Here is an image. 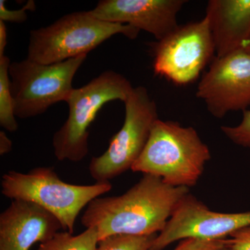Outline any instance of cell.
Listing matches in <instances>:
<instances>
[{"mask_svg":"<svg viewBox=\"0 0 250 250\" xmlns=\"http://www.w3.org/2000/svg\"><path fill=\"white\" fill-rule=\"evenodd\" d=\"M190 188L174 187L156 176L144 174L120 196L99 197L82 217L86 228H95L100 241L113 235L149 236L160 233Z\"/></svg>","mask_w":250,"mask_h":250,"instance_id":"cell-1","label":"cell"},{"mask_svg":"<svg viewBox=\"0 0 250 250\" xmlns=\"http://www.w3.org/2000/svg\"><path fill=\"white\" fill-rule=\"evenodd\" d=\"M211 155L192 126L158 119L147 144L131 170L159 177L174 187H195Z\"/></svg>","mask_w":250,"mask_h":250,"instance_id":"cell-2","label":"cell"},{"mask_svg":"<svg viewBox=\"0 0 250 250\" xmlns=\"http://www.w3.org/2000/svg\"><path fill=\"white\" fill-rule=\"evenodd\" d=\"M1 193L11 200L34 202L54 215L62 229L73 233L83 208L111 190L110 182L75 185L63 182L52 167H38L27 173L9 171L2 176Z\"/></svg>","mask_w":250,"mask_h":250,"instance_id":"cell-3","label":"cell"},{"mask_svg":"<svg viewBox=\"0 0 250 250\" xmlns=\"http://www.w3.org/2000/svg\"><path fill=\"white\" fill-rule=\"evenodd\" d=\"M139 33L129 24L99 20L90 11L72 13L50 25L30 31L27 59L46 65L57 63L87 55L117 34L135 39Z\"/></svg>","mask_w":250,"mask_h":250,"instance_id":"cell-4","label":"cell"},{"mask_svg":"<svg viewBox=\"0 0 250 250\" xmlns=\"http://www.w3.org/2000/svg\"><path fill=\"white\" fill-rule=\"evenodd\" d=\"M134 89L126 77L106 70L79 88H74L66 103L68 116L52 138L54 155L59 161L79 162L88 153V128L104 105L125 103Z\"/></svg>","mask_w":250,"mask_h":250,"instance_id":"cell-5","label":"cell"},{"mask_svg":"<svg viewBox=\"0 0 250 250\" xmlns=\"http://www.w3.org/2000/svg\"><path fill=\"white\" fill-rule=\"evenodd\" d=\"M86 58L87 55H81L49 65L27 58L11 62L9 72L16 117L33 118L59 102L66 103L74 89V77Z\"/></svg>","mask_w":250,"mask_h":250,"instance_id":"cell-6","label":"cell"},{"mask_svg":"<svg viewBox=\"0 0 250 250\" xmlns=\"http://www.w3.org/2000/svg\"><path fill=\"white\" fill-rule=\"evenodd\" d=\"M124 104L123 126L112 137L106 152L90 161V174L96 182H110L131 170L147 144L153 125L159 119L155 102L144 86L134 88Z\"/></svg>","mask_w":250,"mask_h":250,"instance_id":"cell-7","label":"cell"},{"mask_svg":"<svg viewBox=\"0 0 250 250\" xmlns=\"http://www.w3.org/2000/svg\"><path fill=\"white\" fill-rule=\"evenodd\" d=\"M152 49L156 75L177 85L195 82L215 54L208 18L179 25Z\"/></svg>","mask_w":250,"mask_h":250,"instance_id":"cell-8","label":"cell"},{"mask_svg":"<svg viewBox=\"0 0 250 250\" xmlns=\"http://www.w3.org/2000/svg\"><path fill=\"white\" fill-rule=\"evenodd\" d=\"M196 95L215 118L246 111L250 106V54L241 49L215 57L199 83Z\"/></svg>","mask_w":250,"mask_h":250,"instance_id":"cell-9","label":"cell"},{"mask_svg":"<svg viewBox=\"0 0 250 250\" xmlns=\"http://www.w3.org/2000/svg\"><path fill=\"white\" fill-rule=\"evenodd\" d=\"M248 226H250V211H213L189 193L179 202L149 250H163L174 242L188 238L223 239Z\"/></svg>","mask_w":250,"mask_h":250,"instance_id":"cell-10","label":"cell"},{"mask_svg":"<svg viewBox=\"0 0 250 250\" xmlns=\"http://www.w3.org/2000/svg\"><path fill=\"white\" fill-rule=\"evenodd\" d=\"M186 0H101L90 11L101 21L129 24L157 41L179 27L177 15Z\"/></svg>","mask_w":250,"mask_h":250,"instance_id":"cell-11","label":"cell"},{"mask_svg":"<svg viewBox=\"0 0 250 250\" xmlns=\"http://www.w3.org/2000/svg\"><path fill=\"white\" fill-rule=\"evenodd\" d=\"M62 224L34 202L14 200L0 214V250H29L38 242L48 241Z\"/></svg>","mask_w":250,"mask_h":250,"instance_id":"cell-12","label":"cell"},{"mask_svg":"<svg viewBox=\"0 0 250 250\" xmlns=\"http://www.w3.org/2000/svg\"><path fill=\"white\" fill-rule=\"evenodd\" d=\"M208 18L215 57L241 50L250 39V0H210Z\"/></svg>","mask_w":250,"mask_h":250,"instance_id":"cell-13","label":"cell"},{"mask_svg":"<svg viewBox=\"0 0 250 250\" xmlns=\"http://www.w3.org/2000/svg\"><path fill=\"white\" fill-rule=\"evenodd\" d=\"M99 241L98 231L93 228H86L76 236L67 231H59L41 243L37 250H98Z\"/></svg>","mask_w":250,"mask_h":250,"instance_id":"cell-14","label":"cell"},{"mask_svg":"<svg viewBox=\"0 0 250 250\" xmlns=\"http://www.w3.org/2000/svg\"><path fill=\"white\" fill-rule=\"evenodd\" d=\"M11 61L6 56L0 58V125L9 132L17 131L14 98L11 89L9 66Z\"/></svg>","mask_w":250,"mask_h":250,"instance_id":"cell-15","label":"cell"},{"mask_svg":"<svg viewBox=\"0 0 250 250\" xmlns=\"http://www.w3.org/2000/svg\"><path fill=\"white\" fill-rule=\"evenodd\" d=\"M157 235H113L99 241L98 250H149Z\"/></svg>","mask_w":250,"mask_h":250,"instance_id":"cell-16","label":"cell"},{"mask_svg":"<svg viewBox=\"0 0 250 250\" xmlns=\"http://www.w3.org/2000/svg\"><path fill=\"white\" fill-rule=\"evenodd\" d=\"M221 131L234 144L250 149V110L243 111V118L239 124L221 126Z\"/></svg>","mask_w":250,"mask_h":250,"instance_id":"cell-17","label":"cell"},{"mask_svg":"<svg viewBox=\"0 0 250 250\" xmlns=\"http://www.w3.org/2000/svg\"><path fill=\"white\" fill-rule=\"evenodd\" d=\"M228 238L217 240L188 238L182 240L174 250H227Z\"/></svg>","mask_w":250,"mask_h":250,"instance_id":"cell-18","label":"cell"},{"mask_svg":"<svg viewBox=\"0 0 250 250\" xmlns=\"http://www.w3.org/2000/svg\"><path fill=\"white\" fill-rule=\"evenodd\" d=\"M35 1H28L21 9L9 10L5 6L4 0L0 1V21L3 22L22 23L27 20V11H35Z\"/></svg>","mask_w":250,"mask_h":250,"instance_id":"cell-19","label":"cell"},{"mask_svg":"<svg viewBox=\"0 0 250 250\" xmlns=\"http://www.w3.org/2000/svg\"><path fill=\"white\" fill-rule=\"evenodd\" d=\"M228 245L229 250H250V226L230 235L228 238Z\"/></svg>","mask_w":250,"mask_h":250,"instance_id":"cell-20","label":"cell"},{"mask_svg":"<svg viewBox=\"0 0 250 250\" xmlns=\"http://www.w3.org/2000/svg\"><path fill=\"white\" fill-rule=\"evenodd\" d=\"M12 149V141L4 131H0V154L5 155Z\"/></svg>","mask_w":250,"mask_h":250,"instance_id":"cell-21","label":"cell"},{"mask_svg":"<svg viewBox=\"0 0 250 250\" xmlns=\"http://www.w3.org/2000/svg\"><path fill=\"white\" fill-rule=\"evenodd\" d=\"M7 44V30L5 22L0 21V58L4 57L5 48Z\"/></svg>","mask_w":250,"mask_h":250,"instance_id":"cell-22","label":"cell"},{"mask_svg":"<svg viewBox=\"0 0 250 250\" xmlns=\"http://www.w3.org/2000/svg\"><path fill=\"white\" fill-rule=\"evenodd\" d=\"M243 50L246 52L247 54L250 55V39L248 42H246V45L243 47Z\"/></svg>","mask_w":250,"mask_h":250,"instance_id":"cell-23","label":"cell"},{"mask_svg":"<svg viewBox=\"0 0 250 250\" xmlns=\"http://www.w3.org/2000/svg\"><path fill=\"white\" fill-rule=\"evenodd\" d=\"M229 250V248H228V250Z\"/></svg>","mask_w":250,"mask_h":250,"instance_id":"cell-24","label":"cell"}]
</instances>
